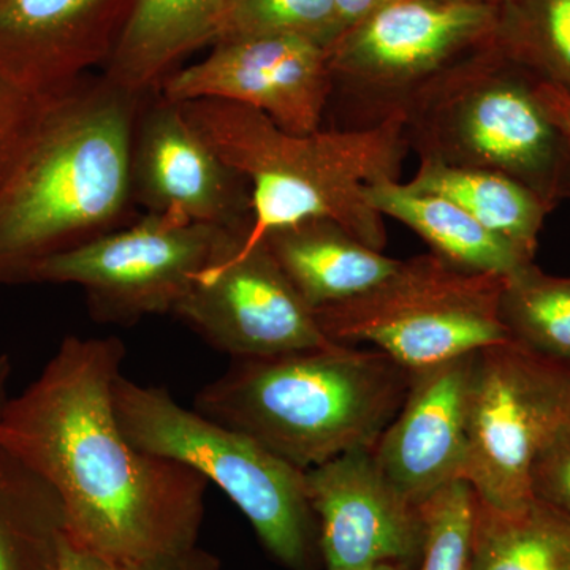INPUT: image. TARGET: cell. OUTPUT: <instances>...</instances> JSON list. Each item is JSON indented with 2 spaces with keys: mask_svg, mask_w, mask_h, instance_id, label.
Segmentation results:
<instances>
[{
  "mask_svg": "<svg viewBox=\"0 0 570 570\" xmlns=\"http://www.w3.org/2000/svg\"><path fill=\"white\" fill-rule=\"evenodd\" d=\"M55 570H224L220 561L208 551L194 549L146 561H112L63 542L61 557Z\"/></svg>",
  "mask_w": 570,
  "mask_h": 570,
  "instance_id": "f1b7e54d",
  "label": "cell"
},
{
  "mask_svg": "<svg viewBox=\"0 0 570 570\" xmlns=\"http://www.w3.org/2000/svg\"><path fill=\"white\" fill-rule=\"evenodd\" d=\"M568 425V363L512 341L475 352L468 389L464 480L480 502L498 510L530 502L532 461Z\"/></svg>",
  "mask_w": 570,
  "mask_h": 570,
  "instance_id": "30bf717a",
  "label": "cell"
},
{
  "mask_svg": "<svg viewBox=\"0 0 570 570\" xmlns=\"http://www.w3.org/2000/svg\"><path fill=\"white\" fill-rule=\"evenodd\" d=\"M132 198L146 213L178 214L223 228L253 225V195L245 176L195 130L181 105L160 94L138 112Z\"/></svg>",
  "mask_w": 570,
  "mask_h": 570,
  "instance_id": "5bb4252c",
  "label": "cell"
},
{
  "mask_svg": "<svg viewBox=\"0 0 570 570\" xmlns=\"http://www.w3.org/2000/svg\"><path fill=\"white\" fill-rule=\"evenodd\" d=\"M528 482L532 499L570 517V425L539 450Z\"/></svg>",
  "mask_w": 570,
  "mask_h": 570,
  "instance_id": "83f0119b",
  "label": "cell"
},
{
  "mask_svg": "<svg viewBox=\"0 0 570 570\" xmlns=\"http://www.w3.org/2000/svg\"><path fill=\"white\" fill-rule=\"evenodd\" d=\"M535 92L551 121L570 138V92L546 80L535 82Z\"/></svg>",
  "mask_w": 570,
  "mask_h": 570,
  "instance_id": "f546056e",
  "label": "cell"
},
{
  "mask_svg": "<svg viewBox=\"0 0 570 570\" xmlns=\"http://www.w3.org/2000/svg\"><path fill=\"white\" fill-rule=\"evenodd\" d=\"M261 242L313 311L373 291L401 265L322 217L275 228Z\"/></svg>",
  "mask_w": 570,
  "mask_h": 570,
  "instance_id": "e0dca14e",
  "label": "cell"
},
{
  "mask_svg": "<svg viewBox=\"0 0 570 570\" xmlns=\"http://www.w3.org/2000/svg\"><path fill=\"white\" fill-rule=\"evenodd\" d=\"M499 318L512 343L570 365V277L520 266L504 277Z\"/></svg>",
  "mask_w": 570,
  "mask_h": 570,
  "instance_id": "603a6c76",
  "label": "cell"
},
{
  "mask_svg": "<svg viewBox=\"0 0 570 570\" xmlns=\"http://www.w3.org/2000/svg\"><path fill=\"white\" fill-rule=\"evenodd\" d=\"M66 539L59 491L0 444V570H55Z\"/></svg>",
  "mask_w": 570,
  "mask_h": 570,
  "instance_id": "ffe728a7",
  "label": "cell"
},
{
  "mask_svg": "<svg viewBox=\"0 0 570 570\" xmlns=\"http://www.w3.org/2000/svg\"><path fill=\"white\" fill-rule=\"evenodd\" d=\"M393 0H335L337 14L344 31L356 22L365 20L374 11L382 9Z\"/></svg>",
  "mask_w": 570,
  "mask_h": 570,
  "instance_id": "4dcf8cb0",
  "label": "cell"
},
{
  "mask_svg": "<svg viewBox=\"0 0 570 570\" xmlns=\"http://www.w3.org/2000/svg\"><path fill=\"white\" fill-rule=\"evenodd\" d=\"M498 6L393 0L328 48L341 129H370L409 115L450 71L494 39Z\"/></svg>",
  "mask_w": 570,
  "mask_h": 570,
  "instance_id": "52a82bcc",
  "label": "cell"
},
{
  "mask_svg": "<svg viewBox=\"0 0 570 570\" xmlns=\"http://www.w3.org/2000/svg\"><path fill=\"white\" fill-rule=\"evenodd\" d=\"M504 277L423 254L401 261L373 291L314 314L332 343L373 344L415 373L510 341L499 318Z\"/></svg>",
  "mask_w": 570,
  "mask_h": 570,
  "instance_id": "ba28073f",
  "label": "cell"
},
{
  "mask_svg": "<svg viewBox=\"0 0 570 570\" xmlns=\"http://www.w3.org/2000/svg\"><path fill=\"white\" fill-rule=\"evenodd\" d=\"M535 81L493 39L407 116L411 151L420 160L509 176L551 204L561 190L570 138L551 121Z\"/></svg>",
  "mask_w": 570,
  "mask_h": 570,
  "instance_id": "8992f818",
  "label": "cell"
},
{
  "mask_svg": "<svg viewBox=\"0 0 570 570\" xmlns=\"http://www.w3.org/2000/svg\"><path fill=\"white\" fill-rule=\"evenodd\" d=\"M343 32L335 0H225L214 43L291 37L330 48Z\"/></svg>",
  "mask_w": 570,
  "mask_h": 570,
  "instance_id": "d4e9b609",
  "label": "cell"
},
{
  "mask_svg": "<svg viewBox=\"0 0 570 570\" xmlns=\"http://www.w3.org/2000/svg\"><path fill=\"white\" fill-rule=\"evenodd\" d=\"M365 197L381 216L406 225L431 253L456 268L508 276L532 262L441 195L420 193L400 179H382L366 187Z\"/></svg>",
  "mask_w": 570,
  "mask_h": 570,
  "instance_id": "d6986e66",
  "label": "cell"
},
{
  "mask_svg": "<svg viewBox=\"0 0 570 570\" xmlns=\"http://www.w3.org/2000/svg\"><path fill=\"white\" fill-rule=\"evenodd\" d=\"M11 376V363L9 355L0 354V419L9 403V381Z\"/></svg>",
  "mask_w": 570,
  "mask_h": 570,
  "instance_id": "1f68e13d",
  "label": "cell"
},
{
  "mask_svg": "<svg viewBox=\"0 0 570 570\" xmlns=\"http://www.w3.org/2000/svg\"><path fill=\"white\" fill-rule=\"evenodd\" d=\"M141 96L102 77L52 100L0 187V277L116 230L132 198Z\"/></svg>",
  "mask_w": 570,
  "mask_h": 570,
  "instance_id": "7a4b0ae2",
  "label": "cell"
},
{
  "mask_svg": "<svg viewBox=\"0 0 570 570\" xmlns=\"http://www.w3.org/2000/svg\"><path fill=\"white\" fill-rule=\"evenodd\" d=\"M179 105L214 151L249 183L253 225L246 246L275 228L322 217L384 253V216L367 204L365 189L400 179L411 151L403 118L370 129L298 135L245 105L217 99Z\"/></svg>",
  "mask_w": 570,
  "mask_h": 570,
  "instance_id": "277c9868",
  "label": "cell"
},
{
  "mask_svg": "<svg viewBox=\"0 0 570 570\" xmlns=\"http://www.w3.org/2000/svg\"><path fill=\"white\" fill-rule=\"evenodd\" d=\"M112 403L135 448L181 463L216 483L284 568L316 569L322 560L318 527L305 471L247 434L183 407L163 387L140 385L121 374Z\"/></svg>",
  "mask_w": 570,
  "mask_h": 570,
  "instance_id": "5b68a950",
  "label": "cell"
},
{
  "mask_svg": "<svg viewBox=\"0 0 570 570\" xmlns=\"http://www.w3.org/2000/svg\"><path fill=\"white\" fill-rule=\"evenodd\" d=\"M419 562H385V564L373 566L362 570H417Z\"/></svg>",
  "mask_w": 570,
  "mask_h": 570,
  "instance_id": "d6a6232c",
  "label": "cell"
},
{
  "mask_svg": "<svg viewBox=\"0 0 570 570\" xmlns=\"http://www.w3.org/2000/svg\"><path fill=\"white\" fill-rule=\"evenodd\" d=\"M249 232L146 213L126 228L40 258L21 277L78 285L96 321L132 325L174 314L206 266Z\"/></svg>",
  "mask_w": 570,
  "mask_h": 570,
  "instance_id": "9c48e42d",
  "label": "cell"
},
{
  "mask_svg": "<svg viewBox=\"0 0 570 570\" xmlns=\"http://www.w3.org/2000/svg\"><path fill=\"white\" fill-rule=\"evenodd\" d=\"M460 2L489 3V6H501V3L508 2V0H460Z\"/></svg>",
  "mask_w": 570,
  "mask_h": 570,
  "instance_id": "836d02e7",
  "label": "cell"
},
{
  "mask_svg": "<svg viewBox=\"0 0 570 570\" xmlns=\"http://www.w3.org/2000/svg\"><path fill=\"white\" fill-rule=\"evenodd\" d=\"M494 41L535 77L570 92V0H508Z\"/></svg>",
  "mask_w": 570,
  "mask_h": 570,
  "instance_id": "cb8c5ba5",
  "label": "cell"
},
{
  "mask_svg": "<svg viewBox=\"0 0 570 570\" xmlns=\"http://www.w3.org/2000/svg\"><path fill=\"white\" fill-rule=\"evenodd\" d=\"M420 193L436 194L471 214L491 234L532 261L550 204L509 176L479 168L420 160L406 183Z\"/></svg>",
  "mask_w": 570,
  "mask_h": 570,
  "instance_id": "44dd1931",
  "label": "cell"
},
{
  "mask_svg": "<svg viewBox=\"0 0 570 570\" xmlns=\"http://www.w3.org/2000/svg\"><path fill=\"white\" fill-rule=\"evenodd\" d=\"M412 376L377 348L333 343L234 358L198 392L194 409L307 471L374 448L403 406Z\"/></svg>",
  "mask_w": 570,
  "mask_h": 570,
  "instance_id": "3957f363",
  "label": "cell"
},
{
  "mask_svg": "<svg viewBox=\"0 0 570 570\" xmlns=\"http://www.w3.org/2000/svg\"><path fill=\"white\" fill-rule=\"evenodd\" d=\"M247 235L236 238L206 266L175 307L174 316L232 358L333 344L265 243L246 246Z\"/></svg>",
  "mask_w": 570,
  "mask_h": 570,
  "instance_id": "8fae6325",
  "label": "cell"
},
{
  "mask_svg": "<svg viewBox=\"0 0 570 570\" xmlns=\"http://www.w3.org/2000/svg\"><path fill=\"white\" fill-rule=\"evenodd\" d=\"M474 354L415 371L403 406L374 445L385 478L415 504H425L438 491L464 479Z\"/></svg>",
  "mask_w": 570,
  "mask_h": 570,
  "instance_id": "2e32d148",
  "label": "cell"
},
{
  "mask_svg": "<svg viewBox=\"0 0 570 570\" xmlns=\"http://www.w3.org/2000/svg\"><path fill=\"white\" fill-rule=\"evenodd\" d=\"M52 100L22 91L0 73V187L13 174Z\"/></svg>",
  "mask_w": 570,
  "mask_h": 570,
  "instance_id": "4316f807",
  "label": "cell"
},
{
  "mask_svg": "<svg viewBox=\"0 0 570 570\" xmlns=\"http://www.w3.org/2000/svg\"><path fill=\"white\" fill-rule=\"evenodd\" d=\"M124 358L119 337L67 336L40 376L10 397L0 444L59 491L73 546L132 562L197 547L208 480L124 434L112 403Z\"/></svg>",
  "mask_w": 570,
  "mask_h": 570,
  "instance_id": "6da1fadb",
  "label": "cell"
},
{
  "mask_svg": "<svg viewBox=\"0 0 570 570\" xmlns=\"http://www.w3.org/2000/svg\"><path fill=\"white\" fill-rule=\"evenodd\" d=\"M469 570H570V517L535 499L515 510L478 499Z\"/></svg>",
  "mask_w": 570,
  "mask_h": 570,
  "instance_id": "7402d4cb",
  "label": "cell"
},
{
  "mask_svg": "<svg viewBox=\"0 0 570 570\" xmlns=\"http://www.w3.org/2000/svg\"><path fill=\"white\" fill-rule=\"evenodd\" d=\"M373 449L351 450L305 471L326 570L422 560L425 510L385 478Z\"/></svg>",
  "mask_w": 570,
  "mask_h": 570,
  "instance_id": "4fadbf2b",
  "label": "cell"
},
{
  "mask_svg": "<svg viewBox=\"0 0 570 570\" xmlns=\"http://www.w3.org/2000/svg\"><path fill=\"white\" fill-rule=\"evenodd\" d=\"M213 47L204 61L168 75L157 92L174 104L217 99L245 105L291 134L321 130L333 91L328 48L291 37Z\"/></svg>",
  "mask_w": 570,
  "mask_h": 570,
  "instance_id": "7c38bea8",
  "label": "cell"
},
{
  "mask_svg": "<svg viewBox=\"0 0 570 570\" xmlns=\"http://www.w3.org/2000/svg\"><path fill=\"white\" fill-rule=\"evenodd\" d=\"M224 2L134 0L104 77L137 96L159 91L176 62L214 43Z\"/></svg>",
  "mask_w": 570,
  "mask_h": 570,
  "instance_id": "ac0fdd59",
  "label": "cell"
},
{
  "mask_svg": "<svg viewBox=\"0 0 570 570\" xmlns=\"http://www.w3.org/2000/svg\"><path fill=\"white\" fill-rule=\"evenodd\" d=\"M475 505L478 497L464 479L428 499L426 542L417 570H469Z\"/></svg>",
  "mask_w": 570,
  "mask_h": 570,
  "instance_id": "484cf974",
  "label": "cell"
},
{
  "mask_svg": "<svg viewBox=\"0 0 570 570\" xmlns=\"http://www.w3.org/2000/svg\"><path fill=\"white\" fill-rule=\"evenodd\" d=\"M134 0H0V73L58 99L110 61Z\"/></svg>",
  "mask_w": 570,
  "mask_h": 570,
  "instance_id": "9a60e30c",
  "label": "cell"
}]
</instances>
